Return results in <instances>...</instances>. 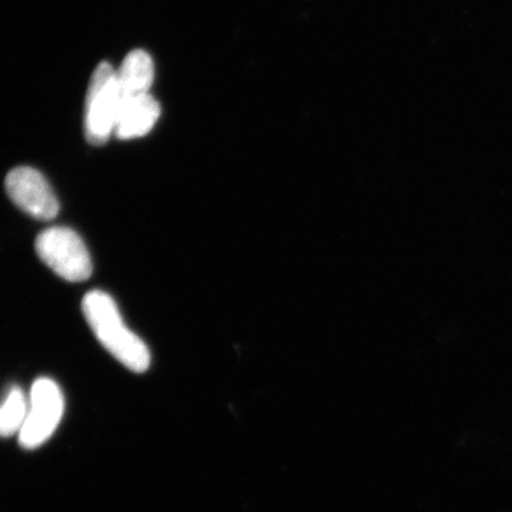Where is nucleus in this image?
Returning a JSON list of instances; mask_svg holds the SVG:
<instances>
[{
  "mask_svg": "<svg viewBox=\"0 0 512 512\" xmlns=\"http://www.w3.org/2000/svg\"><path fill=\"white\" fill-rule=\"evenodd\" d=\"M83 315L101 346L134 373H144L151 363L144 340L128 329L119 306L109 293L92 291L84 296Z\"/></svg>",
  "mask_w": 512,
  "mask_h": 512,
  "instance_id": "obj_1",
  "label": "nucleus"
},
{
  "mask_svg": "<svg viewBox=\"0 0 512 512\" xmlns=\"http://www.w3.org/2000/svg\"><path fill=\"white\" fill-rule=\"evenodd\" d=\"M124 97L117 82V70L103 62L94 70L87 90L84 134L93 146H103L116 131Z\"/></svg>",
  "mask_w": 512,
  "mask_h": 512,
  "instance_id": "obj_2",
  "label": "nucleus"
},
{
  "mask_svg": "<svg viewBox=\"0 0 512 512\" xmlns=\"http://www.w3.org/2000/svg\"><path fill=\"white\" fill-rule=\"evenodd\" d=\"M36 252L43 264L69 282H83L92 276L89 249L73 229L52 227L36 239Z\"/></svg>",
  "mask_w": 512,
  "mask_h": 512,
  "instance_id": "obj_3",
  "label": "nucleus"
},
{
  "mask_svg": "<svg viewBox=\"0 0 512 512\" xmlns=\"http://www.w3.org/2000/svg\"><path fill=\"white\" fill-rule=\"evenodd\" d=\"M64 413V397L55 380L40 377L33 383L29 410L19 431L20 446L33 450L45 444L55 433Z\"/></svg>",
  "mask_w": 512,
  "mask_h": 512,
  "instance_id": "obj_4",
  "label": "nucleus"
},
{
  "mask_svg": "<svg viewBox=\"0 0 512 512\" xmlns=\"http://www.w3.org/2000/svg\"><path fill=\"white\" fill-rule=\"evenodd\" d=\"M5 188L13 204L35 220L50 221L59 214L55 191L45 175L35 168L18 167L10 171Z\"/></svg>",
  "mask_w": 512,
  "mask_h": 512,
  "instance_id": "obj_5",
  "label": "nucleus"
},
{
  "mask_svg": "<svg viewBox=\"0 0 512 512\" xmlns=\"http://www.w3.org/2000/svg\"><path fill=\"white\" fill-rule=\"evenodd\" d=\"M160 116V104L151 94L128 97L121 106L114 136L120 140L146 136L156 126Z\"/></svg>",
  "mask_w": 512,
  "mask_h": 512,
  "instance_id": "obj_6",
  "label": "nucleus"
},
{
  "mask_svg": "<svg viewBox=\"0 0 512 512\" xmlns=\"http://www.w3.org/2000/svg\"><path fill=\"white\" fill-rule=\"evenodd\" d=\"M117 82L124 99L150 94L154 82V62L146 50L128 53L117 72Z\"/></svg>",
  "mask_w": 512,
  "mask_h": 512,
  "instance_id": "obj_7",
  "label": "nucleus"
},
{
  "mask_svg": "<svg viewBox=\"0 0 512 512\" xmlns=\"http://www.w3.org/2000/svg\"><path fill=\"white\" fill-rule=\"evenodd\" d=\"M29 403L25 393L18 386L9 389L3 402L0 403V437L19 434L28 416Z\"/></svg>",
  "mask_w": 512,
  "mask_h": 512,
  "instance_id": "obj_8",
  "label": "nucleus"
}]
</instances>
